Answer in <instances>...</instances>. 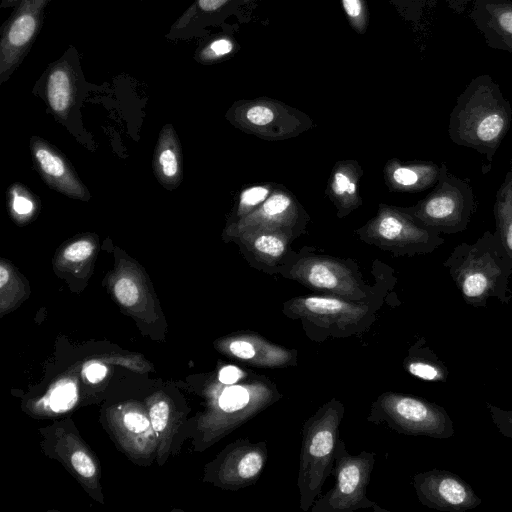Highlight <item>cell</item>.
Masks as SVG:
<instances>
[{
	"label": "cell",
	"mask_w": 512,
	"mask_h": 512,
	"mask_svg": "<svg viewBox=\"0 0 512 512\" xmlns=\"http://www.w3.org/2000/svg\"><path fill=\"white\" fill-rule=\"evenodd\" d=\"M448 7L456 14L465 11L469 0H446Z\"/></svg>",
	"instance_id": "41"
},
{
	"label": "cell",
	"mask_w": 512,
	"mask_h": 512,
	"mask_svg": "<svg viewBox=\"0 0 512 512\" xmlns=\"http://www.w3.org/2000/svg\"><path fill=\"white\" fill-rule=\"evenodd\" d=\"M380 301H352L331 295L294 297L283 304L287 317L300 320L313 340L348 337L366 331L375 320Z\"/></svg>",
	"instance_id": "4"
},
{
	"label": "cell",
	"mask_w": 512,
	"mask_h": 512,
	"mask_svg": "<svg viewBox=\"0 0 512 512\" xmlns=\"http://www.w3.org/2000/svg\"><path fill=\"white\" fill-rule=\"evenodd\" d=\"M107 423L113 436L132 459L147 460L157 454V438L147 408L138 402H125L110 407Z\"/></svg>",
	"instance_id": "18"
},
{
	"label": "cell",
	"mask_w": 512,
	"mask_h": 512,
	"mask_svg": "<svg viewBox=\"0 0 512 512\" xmlns=\"http://www.w3.org/2000/svg\"><path fill=\"white\" fill-rule=\"evenodd\" d=\"M140 1H143V0H140Z\"/></svg>",
	"instance_id": "43"
},
{
	"label": "cell",
	"mask_w": 512,
	"mask_h": 512,
	"mask_svg": "<svg viewBox=\"0 0 512 512\" xmlns=\"http://www.w3.org/2000/svg\"><path fill=\"white\" fill-rule=\"evenodd\" d=\"M463 299L485 307L490 298L510 302L512 260L495 232L486 230L474 243H460L443 262Z\"/></svg>",
	"instance_id": "2"
},
{
	"label": "cell",
	"mask_w": 512,
	"mask_h": 512,
	"mask_svg": "<svg viewBox=\"0 0 512 512\" xmlns=\"http://www.w3.org/2000/svg\"><path fill=\"white\" fill-rule=\"evenodd\" d=\"M281 394L264 375H249L240 384L225 385L208 404L197 425L199 439L210 445L277 402Z\"/></svg>",
	"instance_id": "5"
},
{
	"label": "cell",
	"mask_w": 512,
	"mask_h": 512,
	"mask_svg": "<svg viewBox=\"0 0 512 512\" xmlns=\"http://www.w3.org/2000/svg\"><path fill=\"white\" fill-rule=\"evenodd\" d=\"M415 343L405 358L404 367L413 376L426 381H446L448 371L428 348Z\"/></svg>",
	"instance_id": "32"
},
{
	"label": "cell",
	"mask_w": 512,
	"mask_h": 512,
	"mask_svg": "<svg viewBox=\"0 0 512 512\" xmlns=\"http://www.w3.org/2000/svg\"><path fill=\"white\" fill-rule=\"evenodd\" d=\"M362 175L363 170L355 161H339L334 165L326 195L335 205L339 218L350 214L362 204L359 194V181Z\"/></svg>",
	"instance_id": "27"
},
{
	"label": "cell",
	"mask_w": 512,
	"mask_h": 512,
	"mask_svg": "<svg viewBox=\"0 0 512 512\" xmlns=\"http://www.w3.org/2000/svg\"><path fill=\"white\" fill-rule=\"evenodd\" d=\"M356 234L365 243L394 256L432 253L445 242L442 233L418 221L404 207L385 204Z\"/></svg>",
	"instance_id": "7"
},
{
	"label": "cell",
	"mask_w": 512,
	"mask_h": 512,
	"mask_svg": "<svg viewBox=\"0 0 512 512\" xmlns=\"http://www.w3.org/2000/svg\"><path fill=\"white\" fill-rule=\"evenodd\" d=\"M367 420L385 423L392 430L407 435L448 438L453 423L442 407L413 396L384 392L372 403Z\"/></svg>",
	"instance_id": "9"
},
{
	"label": "cell",
	"mask_w": 512,
	"mask_h": 512,
	"mask_svg": "<svg viewBox=\"0 0 512 512\" xmlns=\"http://www.w3.org/2000/svg\"><path fill=\"white\" fill-rule=\"evenodd\" d=\"M117 304L143 323H155L162 317L151 283L142 267L129 257L116 253V260L105 280Z\"/></svg>",
	"instance_id": "13"
},
{
	"label": "cell",
	"mask_w": 512,
	"mask_h": 512,
	"mask_svg": "<svg viewBox=\"0 0 512 512\" xmlns=\"http://www.w3.org/2000/svg\"><path fill=\"white\" fill-rule=\"evenodd\" d=\"M440 166L432 161L401 162L392 159L384 168V179L391 191L416 193L434 187Z\"/></svg>",
	"instance_id": "26"
},
{
	"label": "cell",
	"mask_w": 512,
	"mask_h": 512,
	"mask_svg": "<svg viewBox=\"0 0 512 512\" xmlns=\"http://www.w3.org/2000/svg\"><path fill=\"white\" fill-rule=\"evenodd\" d=\"M512 122V107L488 74L473 78L457 97L450 113L448 136L456 145L485 156L483 173L492 161Z\"/></svg>",
	"instance_id": "1"
},
{
	"label": "cell",
	"mask_w": 512,
	"mask_h": 512,
	"mask_svg": "<svg viewBox=\"0 0 512 512\" xmlns=\"http://www.w3.org/2000/svg\"><path fill=\"white\" fill-rule=\"evenodd\" d=\"M245 377L246 373L233 365L224 366L218 372V381L225 385L236 384Z\"/></svg>",
	"instance_id": "39"
},
{
	"label": "cell",
	"mask_w": 512,
	"mask_h": 512,
	"mask_svg": "<svg viewBox=\"0 0 512 512\" xmlns=\"http://www.w3.org/2000/svg\"><path fill=\"white\" fill-rule=\"evenodd\" d=\"M152 428L157 438V459L163 464L171 450V444L179 424V416L172 400L163 392H156L146 400Z\"/></svg>",
	"instance_id": "29"
},
{
	"label": "cell",
	"mask_w": 512,
	"mask_h": 512,
	"mask_svg": "<svg viewBox=\"0 0 512 512\" xmlns=\"http://www.w3.org/2000/svg\"><path fill=\"white\" fill-rule=\"evenodd\" d=\"M26 278L8 260H0V316L10 313L30 295Z\"/></svg>",
	"instance_id": "30"
},
{
	"label": "cell",
	"mask_w": 512,
	"mask_h": 512,
	"mask_svg": "<svg viewBox=\"0 0 512 512\" xmlns=\"http://www.w3.org/2000/svg\"><path fill=\"white\" fill-rule=\"evenodd\" d=\"M280 274L324 295L352 301H380L376 288L365 283L357 265L350 259L297 252Z\"/></svg>",
	"instance_id": "6"
},
{
	"label": "cell",
	"mask_w": 512,
	"mask_h": 512,
	"mask_svg": "<svg viewBox=\"0 0 512 512\" xmlns=\"http://www.w3.org/2000/svg\"><path fill=\"white\" fill-rule=\"evenodd\" d=\"M55 435L54 451L83 486L94 496L101 497L97 462L76 433L58 428Z\"/></svg>",
	"instance_id": "24"
},
{
	"label": "cell",
	"mask_w": 512,
	"mask_h": 512,
	"mask_svg": "<svg viewBox=\"0 0 512 512\" xmlns=\"http://www.w3.org/2000/svg\"><path fill=\"white\" fill-rule=\"evenodd\" d=\"M433 188L425 198L404 209L442 234L464 231L477 208L470 182L450 173L445 162H442L439 180Z\"/></svg>",
	"instance_id": "8"
},
{
	"label": "cell",
	"mask_w": 512,
	"mask_h": 512,
	"mask_svg": "<svg viewBox=\"0 0 512 512\" xmlns=\"http://www.w3.org/2000/svg\"><path fill=\"white\" fill-rule=\"evenodd\" d=\"M51 0H21L3 23L0 36V84L20 66L39 35Z\"/></svg>",
	"instance_id": "12"
},
{
	"label": "cell",
	"mask_w": 512,
	"mask_h": 512,
	"mask_svg": "<svg viewBox=\"0 0 512 512\" xmlns=\"http://www.w3.org/2000/svg\"><path fill=\"white\" fill-rule=\"evenodd\" d=\"M153 169L158 181L169 190L183 178V160L178 136L170 124L165 125L155 147Z\"/></svg>",
	"instance_id": "28"
},
{
	"label": "cell",
	"mask_w": 512,
	"mask_h": 512,
	"mask_svg": "<svg viewBox=\"0 0 512 512\" xmlns=\"http://www.w3.org/2000/svg\"><path fill=\"white\" fill-rule=\"evenodd\" d=\"M77 49L69 45L51 62L37 80L33 92L41 97L49 110L60 119H67L81 104L87 89Z\"/></svg>",
	"instance_id": "11"
},
{
	"label": "cell",
	"mask_w": 512,
	"mask_h": 512,
	"mask_svg": "<svg viewBox=\"0 0 512 512\" xmlns=\"http://www.w3.org/2000/svg\"><path fill=\"white\" fill-rule=\"evenodd\" d=\"M493 213L496 224L495 233L512 260V160L496 193Z\"/></svg>",
	"instance_id": "31"
},
{
	"label": "cell",
	"mask_w": 512,
	"mask_h": 512,
	"mask_svg": "<svg viewBox=\"0 0 512 512\" xmlns=\"http://www.w3.org/2000/svg\"><path fill=\"white\" fill-rule=\"evenodd\" d=\"M30 148L34 163L48 186L71 198H90L74 168L57 148L39 137L31 138Z\"/></svg>",
	"instance_id": "21"
},
{
	"label": "cell",
	"mask_w": 512,
	"mask_h": 512,
	"mask_svg": "<svg viewBox=\"0 0 512 512\" xmlns=\"http://www.w3.org/2000/svg\"><path fill=\"white\" fill-rule=\"evenodd\" d=\"M344 410L343 403L332 398L303 425L297 486L300 509L304 512L319 497L333 471Z\"/></svg>",
	"instance_id": "3"
},
{
	"label": "cell",
	"mask_w": 512,
	"mask_h": 512,
	"mask_svg": "<svg viewBox=\"0 0 512 512\" xmlns=\"http://www.w3.org/2000/svg\"><path fill=\"white\" fill-rule=\"evenodd\" d=\"M98 247V236L92 233L76 235L67 240L53 257L55 273L69 283L85 284L93 271Z\"/></svg>",
	"instance_id": "23"
},
{
	"label": "cell",
	"mask_w": 512,
	"mask_h": 512,
	"mask_svg": "<svg viewBox=\"0 0 512 512\" xmlns=\"http://www.w3.org/2000/svg\"><path fill=\"white\" fill-rule=\"evenodd\" d=\"M77 399L75 384L68 380L60 381L52 390L49 396L50 407L56 411H64L73 406Z\"/></svg>",
	"instance_id": "36"
},
{
	"label": "cell",
	"mask_w": 512,
	"mask_h": 512,
	"mask_svg": "<svg viewBox=\"0 0 512 512\" xmlns=\"http://www.w3.org/2000/svg\"><path fill=\"white\" fill-rule=\"evenodd\" d=\"M297 237L286 229L253 228L237 234L231 241L238 244L252 267L272 275L280 274L297 255L292 249V242Z\"/></svg>",
	"instance_id": "17"
},
{
	"label": "cell",
	"mask_w": 512,
	"mask_h": 512,
	"mask_svg": "<svg viewBox=\"0 0 512 512\" xmlns=\"http://www.w3.org/2000/svg\"><path fill=\"white\" fill-rule=\"evenodd\" d=\"M21 0H1L0 7L1 8H15Z\"/></svg>",
	"instance_id": "42"
},
{
	"label": "cell",
	"mask_w": 512,
	"mask_h": 512,
	"mask_svg": "<svg viewBox=\"0 0 512 512\" xmlns=\"http://www.w3.org/2000/svg\"><path fill=\"white\" fill-rule=\"evenodd\" d=\"M276 188L272 184L253 185L246 187L238 196L237 205L231 213L226 225L234 224L253 210L258 208Z\"/></svg>",
	"instance_id": "34"
},
{
	"label": "cell",
	"mask_w": 512,
	"mask_h": 512,
	"mask_svg": "<svg viewBox=\"0 0 512 512\" xmlns=\"http://www.w3.org/2000/svg\"><path fill=\"white\" fill-rule=\"evenodd\" d=\"M375 454L362 451L351 455L340 439L336 451L333 473L334 486L318 497L311 506L312 512H353L359 509L374 508L375 503L367 497Z\"/></svg>",
	"instance_id": "10"
},
{
	"label": "cell",
	"mask_w": 512,
	"mask_h": 512,
	"mask_svg": "<svg viewBox=\"0 0 512 512\" xmlns=\"http://www.w3.org/2000/svg\"><path fill=\"white\" fill-rule=\"evenodd\" d=\"M107 368L100 363H92L85 369V376L90 383H98L106 376Z\"/></svg>",
	"instance_id": "40"
},
{
	"label": "cell",
	"mask_w": 512,
	"mask_h": 512,
	"mask_svg": "<svg viewBox=\"0 0 512 512\" xmlns=\"http://www.w3.org/2000/svg\"><path fill=\"white\" fill-rule=\"evenodd\" d=\"M413 485L419 500L430 508L442 511H465L480 504L472 488L460 477L442 470L414 476Z\"/></svg>",
	"instance_id": "19"
},
{
	"label": "cell",
	"mask_w": 512,
	"mask_h": 512,
	"mask_svg": "<svg viewBox=\"0 0 512 512\" xmlns=\"http://www.w3.org/2000/svg\"><path fill=\"white\" fill-rule=\"evenodd\" d=\"M233 50V43L226 37H217L198 47L194 59L203 64L211 63L228 55Z\"/></svg>",
	"instance_id": "35"
},
{
	"label": "cell",
	"mask_w": 512,
	"mask_h": 512,
	"mask_svg": "<svg viewBox=\"0 0 512 512\" xmlns=\"http://www.w3.org/2000/svg\"><path fill=\"white\" fill-rule=\"evenodd\" d=\"M346 14L358 26L364 23L365 13L362 0H342Z\"/></svg>",
	"instance_id": "38"
},
{
	"label": "cell",
	"mask_w": 512,
	"mask_h": 512,
	"mask_svg": "<svg viewBox=\"0 0 512 512\" xmlns=\"http://www.w3.org/2000/svg\"><path fill=\"white\" fill-rule=\"evenodd\" d=\"M267 458L266 442L239 439L207 466L205 479L222 489L245 488L258 480Z\"/></svg>",
	"instance_id": "14"
},
{
	"label": "cell",
	"mask_w": 512,
	"mask_h": 512,
	"mask_svg": "<svg viewBox=\"0 0 512 512\" xmlns=\"http://www.w3.org/2000/svg\"><path fill=\"white\" fill-rule=\"evenodd\" d=\"M468 17L490 48L512 54L511 0H472Z\"/></svg>",
	"instance_id": "22"
},
{
	"label": "cell",
	"mask_w": 512,
	"mask_h": 512,
	"mask_svg": "<svg viewBox=\"0 0 512 512\" xmlns=\"http://www.w3.org/2000/svg\"><path fill=\"white\" fill-rule=\"evenodd\" d=\"M227 119L238 129L264 140H286L311 127V121L299 113L270 102H254L232 108Z\"/></svg>",
	"instance_id": "15"
},
{
	"label": "cell",
	"mask_w": 512,
	"mask_h": 512,
	"mask_svg": "<svg viewBox=\"0 0 512 512\" xmlns=\"http://www.w3.org/2000/svg\"><path fill=\"white\" fill-rule=\"evenodd\" d=\"M215 347L221 353L254 367L279 368L297 363L295 350L281 347L250 331L221 338L215 342Z\"/></svg>",
	"instance_id": "20"
},
{
	"label": "cell",
	"mask_w": 512,
	"mask_h": 512,
	"mask_svg": "<svg viewBox=\"0 0 512 512\" xmlns=\"http://www.w3.org/2000/svg\"><path fill=\"white\" fill-rule=\"evenodd\" d=\"M7 207L14 222L25 225L36 217L40 204L26 187L15 183L7 191Z\"/></svg>",
	"instance_id": "33"
},
{
	"label": "cell",
	"mask_w": 512,
	"mask_h": 512,
	"mask_svg": "<svg viewBox=\"0 0 512 512\" xmlns=\"http://www.w3.org/2000/svg\"><path fill=\"white\" fill-rule=\"evenodd\" d=\"M232 0H195L171 25L165 35L169 41L190 40L206 34L228 11Z\"/></svg>",
	"instance_id": "25"
},
{
	"label": "cell",
	"mask_w": 512,
	"mask_h": 512,
	"mask_svg": "<svg viewBox=\"0 0 512 512\" xmlns=\"http://www.w3.org/2000/svg\"><path fill=\"white\" fill-rule=\"evenodd\" d=\"M309 215L285 187L276 185L271 195L240 221L226 225L223 239L231 241L237 234L253 228H279L298 237L305 231Z\"/></svg>",
	"instance_id": "16"
},
{
	"label": "cell",
	"mask_w": 512,
	"mask_h": 512,
	"mask_svg": "<svg viewBox=\"0 0 512 512\" xmlns=\"http://www.w3.org/2000/svg\"><path fill=\"white\" fill-rule=\"evenodd\" d=\"M487 406L499 432L506 437L512 438V409L502 410L491 404H487Z\"/></svg>",
	"instance_id": "37"
}]
</instances>
